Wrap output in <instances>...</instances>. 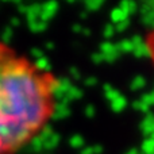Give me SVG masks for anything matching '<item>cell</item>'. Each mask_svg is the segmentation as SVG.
Instances as JSON below:
<instances>
[{
    "label": "cell",
    "instance_id": "obj_1",
    "mask_svg": "<svg viewBox=\"0 0 154 154\" xmlns=\"http://www.w3.org/2000/svg\"><path fill=\"white\" fill-rule=\"evenodd\" d=\"M57 80L0 43V154H12L46 127Z\"/></svg>",
    "mask_w": 154,
    "mask_h": 154
},
{
    "label": "cell",
    "instance_id": "obj_2",
    "mask_svg": "<svg viewBox=\"0 0 154 154\" xmlns=\"http://www.w3.org/2000/svg\"><path fill=\"white\" fill-rule=\"evenodd\" d=\"M57 10H58V4L54 2L51 3H46V4H42V11H41V19L43 22L48 23L54 15H56Z\"/></svg>",
    "mask_w": 154,
    "mask_h": 154
},
{
    "label": "cell",
    "instance_id": "obj_3",
    "mask_svg": "<svg viewBox=\"0 0 154 154\" xmlns=\"http://www.w3.org/2000/svg\"><path fill=\"white\" fill-rule=\"evenodd\" d=\"M70 115V108L68 104L65 103H56L54 104V109H53V115L51 118H54L56 120H61L65 119Z\"/></svg>",
    "mask_w": 154,
    "mask_h": 154
},
{
    "label": "cell",
    "instance_id": "obj_4",
    "mask_svg": "<svg viewBox=\"0 0 154 154\" xmlns=\"http://www.w3.org/2000/svg\"><path fill=\"white\" fill-rule=\"evenodd\" d=\"M81 97H82V91H81V89H79L77 87H75V85H73V87L70 88V89L64 95V97H62L61 100H60V103H65V104H68L69 101L79 100V99H81Z\"/></svg>",
    "mask_w": 154,
    "mask_h": 154
},
{
    "label": "cell",
    "instance_id": "obj_5",
    "mask_svg": "<svg viewBox=\"0 0 154 154\" xmlns=\"http://www.w3.org/2000/svg\"><path fill=\"white\" fill-rule=\"evenodd\" d=\"M34 66L37 68L39 72H43V73H49V68H50V62L49 60L46 58L45 56L41 57V58L35 60L34 61Z\"/></svg>",
    "mask_w": 154,
    "mask_h": 154
},
{
    "label": "cell",
    "instance_id": "obj_6",
    "mask_svg": "<svg viewBox=\"0 0 154 154\" xmlns=\"http://www.w3.org/2000/svg\"><path fill=\"white\" fill-rule=\"evenodd\" d=\"M29 26L34 32H42L46 29L48 23L43 22L42 19H32V20H29Z\"/></svg>",
    "mask_w": 154,
    "mask_h": 154
},
{
    "label": "cell",
    "instance_id": "obj_7",
    "mask_svg": "<svg viewBox=\"0 0 154 154\" xmlns=\"http://www.w3.org/2000/svg\"><path fill=\"white\" fill-rule=\"evenodd\" d=\"M145 46H146V50H147V56L152 57V60L154 62V31L149 35V38H147Z\"/></svg>",
    "mask_w": 154,
    "mask_h": 154
},
{
    "label": "cell",
    "instance_id": "obj_8",
    "mask_svg": "<svg viewBox=\"0 0 154 154\" xmlns=\"http://www.w3.org/2000/svg\"><path fill=\"white\" fill-rule=\"evenodd\" d=\"M69 143H70V146L72 147H76V149H80V147H82L84 146V143H85V141H84V138H82L81 135H73L72 138H70V141H69Z\"/></svg>",
    "mask_w": 154,
    "mask_h": 154
},
{
    "label": "cell",
    "instance_id": "obj_9",
    "mask_svg": "<svg viewBox=\"0 0 154 154\" xmlns=\"http://www.w3.org/2000/svg\"><path fill=\"white\" fill-rule=\"evenodd\" d=\"M111 106L112 108H114V111H120V109L123 108V107L126 106V100L123 96H119V97H116L114 101H111Z\"/></svg>",
    "mask_w": 154,
    "mask_h": 154
},
{
    "label": "cell",
    "instance_id": "obj_10",
    "mask_svg": "<svg viewBox=\"0 0 154 154\" xmlns=\"http://www.w3.org/2000/svg\"><path fill=\"white\" fill-rule=\"evenodd\" d=\"M101 5H103V2H100V0H96V2H87V3H85V7H87L89 11H97Z\"/></svg>",
    "mask_w": 154,
    "mask_h": 154
},
{
    "label": "cell",
    "instance_id": "obj_11",
    "mask_svg": "<svg viewBox=\"0 0 154 154\" xmlns=\"http://www.w3.org/2000/svg\"><path fill=\"white\" fill-rule=\"evenodd\" d=\"M101 150L103 149L100 146H89V147H85L81 152V154H100Z\"/></svg>",
    "mask_w": 154,
    "mask_h": 154
},
{
    "label": "cell",
    "instance_id": "obj_12",
    "mask_svg": "<svg viewBox=\"0 0 154 154\" xmlns=\"http://www.w3.org/2000/svg\"><path fill=\"white\" fill-rule=\"evenodd\" d=\"M12 38V30H11V27H8V29L4 30V32H3V43H8L10 42V39Z\"/></svg>",
    "mask_w": 154,
    "mask_h": 154
},
{
    "label": "cell",
    "instance_id": "obj_13",
    "mask_svg": "<svg viewBox=\"0 0 154 154\" xmlns=\"http://www.w3.org/2000/svg\"><path fill=\"white\" fill-rule=\"evenodd\" d=\"M96 114L95 111V107L92 106V104H89V106H87V108H85V115H87L88 118H93Z\"/></svg>",
    "mask_w": 154,
    "mask_h": 154
},
{
    "label": "cell",
    "instance_id": "obj_14",
    "mask_svg": "<svg viewBox=\"0 0 154 154\" xmlns=\"http://www.w3.org/2000/svg\"><path fill=\"white\" fill-rule=\"evenodd\" d=\"M114 26H112V24H107L106 27H104V37H111L112 34H114Z\"/></svg>",
    "mask_w": 154,
    "mask_h": 154
},
{
    "label": "cell",
    "instance_id": "obj_15",
    "mask_svg": "<svg viewBox=\"0 0 154 154\" xmlns=\"http://www.w3.org/2000/svg\"><path fill=\"white\" fill-rule=\"evenodd\" d=\"M31 54L35 57V58H41V57H43V53H42V50H39V49H32L31 50Z\"/></svg>",
    "mask_w": 154,
    "mask_h": 154
},
{
    "label": "cell",
    "instance_id": "obj_16",
    "mask_svg": "<svg viewBox=\"0 0 154 154\" xmlns=\"http://www.w3.org/2000/svg\"><path fill=\"white\" fill-rule=\"evenodd\" d=\"M96 82H97V80H96L95 77H89V79L85 80V84H87L88 87H91V85H95Z\"/></svg>",
    "mask_w": 154,
    "mask_h": 154
},
{
    "label": "cell",
    "instance_id": "obj_17",
    "mask_svg": "<svg viewBox=\"0 0 154 154\" xmlns=\"http://www.w3.org/2000/svg\"><path fill=\"white\" fill-rule=\"evenodd\" d=\"M70 75H75L73 77L75 79H80V73H79V70L76 69V68H73V69H70Z\"/></svg>",
    "mask_w": 154,
    "mask_h": 154
}]
</instances>
